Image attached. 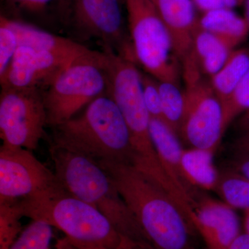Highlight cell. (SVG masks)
<instances>
[{
	"instance_id": "14",
	"label": "cell",
	"mask_w": 249,
	"mask_h": 249,
	"mask_svg": "<svg viewBox=\"0 0 249 249\" xmlns=\"http://www.w3.org/2000/svg\"><path fill=\"white\" fill-rule=\"evenodd\" d=\"M150 132L163 170L194 217L196 189L187 181L183 173L181 157L184 149L180 142L179 136L164 121L151 117Z\"/></svg>"
},
{
	"instance_id": "1",
	"label": "cell",
	"mask_w": 249,
	"mask_h": 249,
	"mask_svg": "<svg viewBox=\"0 0 249 249\" xmlns=\"http://www.w3.org/2000/svg\"><path fill=\"white\" fill-rule=\"evenodd\" d=\"M111 178L154 249H195L191 222L161 187L132 165L98 163Z\"/></svg>"
},
{
	"instance_id": "8",
	"label": "cell",
	"mask_w": 249,
	"mask_h": 249,
	"mask_svg": "<svg viewBox=\"0 0 249 249\" xmlns=\"http://www.w3.org/2000/svg\"><path fill=\"white\" fill-rule=\"evenodd\" d=\"M181 63L186 89L179 137L191 147L216 151L224 134L222 103L193 53Z\"/></svg>"
},
{
	"instance_id": "25",
	"label": "cell",
	"mask_w": 249,
	"mask_h": 249,
	"mask_svg": "<svg viewBox=\"0 0 249 249\" xmlns=\"http://www.w3.org/2000/svg\"><path fill=\"white\" fill-rule=\"evenodd\" d=\"M223 129L249 109V70L227 102L222 106Z\"/></svg>"
},
{
	"instance_id": "16",
	"label": "cell",
	"mask_w": 249,
	"mask_h": 249,
	"mask_svg": "<svg viewBox=\"0 0 249 249\" xmlns=\"http://www.w3.org/2000/svg\"><path fill=\"white\" fill-rule=\"evenodd\" d=\"M2 17L17 36L18 47L26 46L45 51L71 62L91 56L96 52L71 39L55 35L27 23Z\"/></svg>"
},
{
	"instance_id": "32",
	"label": "cell",
	"mask_w": 249,
	"mask_h": 249,
	"mask_svg": "<svg viewBox=\"0 0 249 249\" xmlns=\"http://www.w3.org/2000/svg\"><path fill=\"white\" fill-rule=\"evenodd\" d=\"M235 151L239 154H249V133L240 135L233 144Z\"/></svg>"
},
{
	"instance_id": "23",
	"label": "cell",
	"mask_w": 249,
	"mask_h": 249,
	"mask_svg": "<svg viewBox=\"0 0 249 249\" xmlns=\"http://www.w3.org/2000/svg\"><path fill=\"white\" fill-rule=\"evenodd\" d=\"M53 229L44 221L31 219L8 249H52Z\"/></svg>"
},
{
	"instance_id": "6",
	"label": "cell",
	"mask_w": 249,
	"mask_h": 249,
	"mask_svg": "<svg viewBox=\"0 0 249 249\" xmlns=\"http://www.w3.org/2000/svg\"><path fill=\"white\" fill-rule=\"evenodd\" d=\"M107 60L106 51L80 59L65 69L42 91L48 125L55 127L66 122L107 93Z\"/></svg>"
},
{
	"instance_id": "36",
	"label": "cell",
	"mask_w": 249,
	"mask_h": 249,
	"mask_svg": "<svg viewBox=\"0 0 249 249\" xmlns=\"http://www.w3.org/2000/svg\"><path fill=\"white\" fill-rule=\"evenodd\" d=\"M245 232L249 235V209L245 211Z\"/></svg>"
},
{
	"instance_id": "7",
	"label": "cell",
	"mask_w": 249,
	"mask_h": 249,
	"mask_svg": "<svg viewBox=\"0 0 249 249\" xmlns=\"http://www.w3.org/2000/svg\"><path fill=\"white\" fill-rule=\"evenodd\" d=\"M135 60L160 82L179 84L180 70L169 33L152 0H124Z\"/></svg>"
},
{
	"instance_id": "5",
	"label": "cell",
	"mask_w": 249,
	"mask_h": 249,
	"mask_svg": "<svg viewBox=\"0 0 249 249\" xmlns=\"http://www.w3.org/2000/svg\"><path fill=\"white\" fill-rule=\"evenodd\" d=\"M105 51L108 55L107 93L120 109L130 132L133 167L165 191H170L173 185L162 167L150 135V116L142 95L141 72L132 60L110 49Z\"/></svg>"
},
{
	"instance_id": "27",
	"label": "cell",
	"mask_w": 249,
	"mask_h": 249,
	"mask_svg": "<svg viewBox=\"0 0 249 249\" xmlns=\"http://www.w3.org/2000/svg\"><path fill=\"white\" fill-rule=\"evenodd\" d=\"M18 48L17 36L6 24L4 18H0V75L2 74Z\"/></svg>"
},
{
	"instance_id": "24",
	"label": "cell",
	"mask_w": 249,
	"mask_h": 249,
	"mask_svg": "<svg viewBox=\"0 0 249 249\" xmlns=\"http://www.w3.org/2000/svg\"><path fill=\"white\" fill-rule=\"evenodd\" d=\"M23 217L19 200L0 203V249H9L22 232Z\"/></svg>"
},
{
	"instance_id": "2",
	"label": "cell",
	"mask_w": 249,
	"mask_h": 249,
	"mask_svg": "<svg viewBox=\"0 0 249 249\" xmlns=\"http://www.w3.org/2000/svg\"><path fill=\"white\" fill-rule=\"evenodd\" d=\"M52 144L83 154L98 163L133 166L130 132L108 93L95 99L80 116L53 127Z\"/></svg>"
},
{
	"instance_id": "30",
	"label": "cell",
	"mask_w": 249,
	"mask_h": 249,
	"mask_svg": "<svg viewBox=\"0 0 249 249\" xmlns=\"http://www.w3.org/2000/svg\"><path fill=\"white\" fill-rule=\"evenodd\" d=\"M232 163L231 169L249 180V154H239Z\"/></svg>"
},
{
	"instance_id": "9",
	"label": "cell",
	"mask_w": 249,
	"mask_h": 249,
	"mask_svg": "<svg viewBox=\"0 0 249 249\" xmlns=\"http://www.w3.org/2000/svg\"><path fill=\"white\" fill-rule=\"evenodd\" d=\"M48 125L43 92L37 89H1L0 137L2 145L34 151Z\"/></svg>"
},
{
	"instance_id": "4",
	"label": "cell",
	"mask_w": 249,
	"mask_h": 249,
	"mask_svg": "<svg viewBox=\"0 0 249 249\" xmlns=\"http://www.w3.org/2000/svg\"><path fill=\"white\" fill-rule=\"evenodd\" d=\"M49 152L53 172L68 193L96 208L124 235L150 246L110 175L101 165L83 154L53 144L51 143Z\"/></svg>"
},
{
	"instance_id": "33",
	"label": "cell",
	"mask_w": 249,
	"mask_h": 249,
	"mask_svg": "<svg viewBox=\"0 0 249 249\" xmlns=\"http://www.w3.org/2000/svg\"><path fill=\"white\" fill-rule=\"evenodd\" d=\"M235 127L240 135L249 133V109L237 118Z\"/></svg>"
},
{
	"instance_id": "15",
	"label": "cell",
	"mask_w": 249,
	"mask_h": 249,
	"mask_svg": "<svg viewBox=\"0 0 249 249\" xmlns=\"http://www.w3.org/2000/svg\"><path fill=\"white\" fill-rule=\"evenodd\" d=\"M169 33L174 53L182 62L193 52V34L198 22L193 0H152Z\"/></svg>"
},
{
	"instance_id": "34",
	"label": "cell",
	"mask_w": 249,
	"mask_h": 249,
	"mask_svg": "<svg viewBox=\"0 0 249 249\" xmlns=\"http://www.w3.org/2000/svg\"><path fill=\"white\" fill-rule=\"evenodd\" d=\"M229 249H249V235L241 233Z\"/></svg>"
},
{
	"instance_id": "29",
	"label": "cell",
	"mask_w": 249,
	"mask_h": 249,
	"mask_svg": "<svg viewBox=\"0 0 249 249\" xmlns=\"http://www.w3.org/2000/svg\"><path fill=\"white\" fill-rule=\"evenodd\" d=\"M196 9L203 13L218 9H234L243 6L245 0H193Z\"/></svg>"
},
{
	"instance_id": "18",
	"label": "cell",
	"mask_w": 249,
	"mask_h": 249,
	"mask_svg": "<svg viewBox=\"0 0 249 249\" xmlns=\"http://www.w3.org/2000/svg\"><path fill=\"white\" fill-rule=\"evenodd\" d=\"M234 49L204 30L197 22L193 34V53L203 74L210 78L217 73Z\"/></svg>"
},
{
	"instance_id": "11",
	"label": "cell",
	"mask_w": 249,
	"mask_h": 249,
	"mask_svg": "<svg viewBox=\"0 0 249 249\" xmlns=\"http://www.w3.org/2000/svg\"><path fill=\"white\" fill-rule=\"evenodd\" d=\"M75 24L121 56L134 62L130 37L124 32L120 0H71Z\"/></svg>"
},
{
	"instance_id": "31",
	"label": "cell",
	"mask_w": 249,
	"mask_h": 249,
	"mask_svg": "<svg viewBox=\"0 0 249 249\" xmlns=\"http://www.w3.org/2000/svg\"><path fill=\"white\" fill-rule=\"evenodd\" d=\"M54 249H103L95 248V247H87V246L80 245L76 242H73L67 238V237L58 239L55 243Z\"/></svg>"
},
{
	"instance_id": "37",
	"label": "cell",
	"mask_w": 249,
	"mask_h": 249,
	"mask_svg": "<svg viewBox=\"0 0 249 249\" xmlns=\"http://www.w3.org/2000/svg\"></svg>"
},
{
	"instance_id": "19",
	"label": "cell",
	"mask_w": 249,
	"mask_h": 249,
	"mask_svg": "<svg viewBox=\"0 0 249 249\" xmlns=\"http://www.w3.org/2000/svg\"><path fill=\"white\" fill-rule=\"evenodd\" d=\"M215 151L205 149H184L181 165L187 181L196 189L215 191L220 174L214 164Z\"/></svg>"
},
{
	"instance_id": "21",
	"label": "cell",
	"mask_w": 249,
	"mask_h": 249,
	"mask_svg": "<svg viewBox=\"0 0 249 249\" xmlns=\"http://www.w3.org/2000/svg\"><path fill=\"white\" fill-rule=\"evenodd\" d=\"M215 191L232 209H249V180L235 170L221 174Z\"/></svg>"
},
{
	"instance_id": "10",
	"label": "cell",
	"mask_w": 249,
	"mask_h": 249,
	"mask_svg": "<svg viewBox=\"0 0 249 249\" xmlns=\"http://www.w3.org/2000/svg\"><path fill=\"white\" fill-rule=\"evenodd\" d=\"M33 151L5 146L0 148V203L40 197L65 191L54 172Z\"/></svg>"
},
{
	"instance_id": "13",
	"label": "cell",
	"mask_w": 249,
	"mask_h": 249,
	"mask_svg": "<svg viewBox=\"0 0 249 249\" xmlns=\"http://www.w3.org/2000/svg\"><path fill=\"white\" fill-rule=\"evenodd\" d=\"M223 201L197 197L193 226L207 249H229L242 232L238 216Z\"/></svg>"
},
{
	"instance_id": "28",
	"label": "cell",
	"mask_w": 249,
	"mask_h": 249,
	"mask_svg": "<svg viewBox=\"0 0 249 249\" xmlns=\"http://www.w3.org/2000/svg\"><path fill=\"white\" fill-rule=\"evenodd\" d=\"M55 0H7L15 9L30 14H42Z\"/></svg>"
},
{
	"instance_id": "3",
	"label": "cell",
	"mask_w": 249,
	"mask_h": 249,
	"mask_svg": "<svg viewBox=\"0 0 249 249\" xmlns=\"http://www.w3.org/2000/svg\"><path fill=\"white\" fill-rule=\"evenodd\" d=\"M24 217L48 223L70 240L103 249H154L121 232L108 218L67 191L19 200Z\"/></svg>"
},
{
	"instance_id": "17",
	"label": "cell",
	"mask_w": 249,
	"mask_h": 249,
	"mask_svg": "<svg viewBox=\"0 0 249 249\" xmlns=\"http://www.w3.org/2000/svg\"><path fill=\"white\" fill-rule=\"evenodd\" d=\"M201 28L224 41L235 49L248 37L249 29L244 17L233 9H218L203 13L198 18Z\"/></svg>"
},
{
	"instance_id": "22",
	"label": "cell",
	"mask_w": 249,
	"mask_h": 249,
	"mask_svg": "<svg viewBox=\"0 0 249 249\" xmlns=\"http://www.w3.org/2000/svg\"><path fill=\"white\" fill-rule=\"evenodd\" d=\"M163 120L179 136L184 112V92L180 85L171 82L158 81Z\"/></svg>"
},
{
	"instance_id": "12",
	"label": "cell",
	"mask_w": 249,
	"mask_h": 249,
	"mask_svg": "<svg viewBox=\"0 0 249 249\" xmlns=\"http://www.w3.org/2000/svg\"><path fill=\"white\" fill-rule=\"evenodd\" d=\"M71 62L45 51L19 46L0 75L1 89H47Z\"/></svg>"
},
{
	"instance_id": "26",
	"label": "cell",
	"mask_w": 249,
	"mask_h": 249,
	"mask_svg": "<svg viewBox=\"0 0 249 249\" xmlns=\"http://www.w3.org/2000/svg\"><path fill=\"white\" fill-rule=\"evenodd\" d=\"M142 95L150 117L163 120L158 80L148 73L141 72ZM165 122V121H164Z\"/></svg>"
},
{
	"instance_id": "35",
	"label": "cell",
	"mask_w": 249,
	"mask_h": 249,
	"mask_svg": "<svg viewBox=\"0 0 249 249\" xmlns=\"http://www.w3.org/2000/svg\"><path fill=\"white\" fill-rule=\"evenodd\" d=\"M243 6L245 7V16H244V18L247 21L249 29V0H245Z\"/></svg>"
},
{
	"instance_id": "20",
	"label": "cell",
	"mask_w": 249,
	"mask_h": 249,
	"mask_svg": "<svg viewBox=\"0 0 249 249\" xmlns=\"http://www.w3.org/2000/svg\"><path fill=\"white\" fill-rule=\"evenodd\" d=\"M249 70V49H235L231 52L221 70L211 77V85L222 106L231 96Z\"/></svg>"
}]
</instances>
